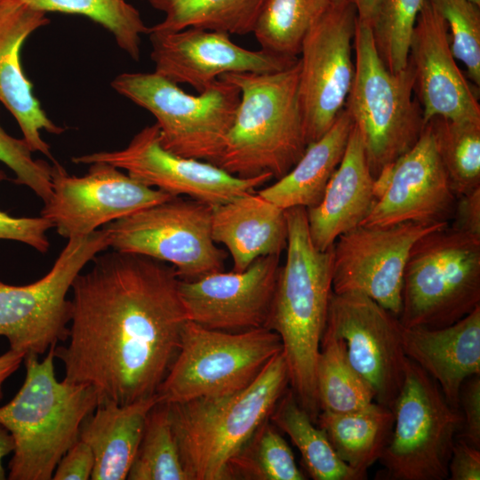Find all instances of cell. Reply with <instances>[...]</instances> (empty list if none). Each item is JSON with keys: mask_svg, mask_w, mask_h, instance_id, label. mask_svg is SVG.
I'll list each match as a JSON object with an SVG mask.
<instances>
[{"mask_svg": "<svg viewBox=\"0 0 480 480\" xmlns=\"http://www.w3.org/2000/svg\"><path fill=\"white\" fill-rule=\"evenodd\" d=\"M52 346L43 360L24 357L22 386L0 406V424L12 434L10 480H50L60 458L78 439L84 420L100 399L91 386L58 380Z\"/></svg>", "mask_w": 480, "mask_h": 480, "instance_id": "obj_4", "label": "cell"}, {"mask_svg": "<svg viewBox=\"0 0 480 480\" xmlns=\"http://www.w3.org/2000/svg\"><path fill=\"white\" fill-rule=\"evenodd\" d=\"M320 412L343 413L375 401L371 385L350 364L342 340L324 328L316 362Z\"/></svg>", "mask_w": 480, "mask_h": 480, "instance_id": "obj_31", "label": "cell"}, {"mask_svg": "<svg viewBox=\"0 0 480 480\" xmlns=\"http://www.w3.org/2000/svg\"><path fill=\"white\" fill-rule=\"evenodd\" d=\"M44 12L83 15L109 31L133 60L140 58L141 36L148 34L140 12L125 0H20Z\"/></svg>", "mask_w": 480, "mask_h": 480, "instance_id": "obj_35", "label": "cell"}, {"mask_svg": "<svg viewBox=\"0 0 480 480\" xmlns=\"http://www.w3.org/2000/svg\"><path fill=\"white\" fill-rule=\"evenodd\" d=\"M32 153L23 139L9 135L0 125V162L14 172L15 183L29 188L44 203L52 195V165L33 158Z\"/></svg>", "mask_w": 480, "mask_h": 480, "instance_id": "obj_39", "label": "cell"}, {"mask_svg": "<svg viewBox=\"0 0 480 480\" xmlns=\"http://www.w3.org/2000/svg\"><path fill=\"white\" fill-rule=\"evenodd\" d=\"M127 479L188 480L167 403L159 401L150 410Z\"/></svg>", "mask_w": 480, "mask_h": 480, "instance_id": "obj_36", "label": "cell"}, {"mask_svg": "<svg viewBox=\"0 0 480 480\" xmlns=\"http://www.w3.org/2000/svg\"><path fill=\"white\" fill-rule=\"evenodd\" d=\"M384 0H352L357 20L372 27Z\"/></svg>", "mask_w": 480, "mask_h": 480, "instance_id": "obj_46", "label": "cell"}, {"mask_svg": "<svg viewBox=\"0 0 480 480\" xmlns=\"http://www.w3.org/2000/svg\"><path fill=\"white\" fill-rule=\"evenodd\" d=\"M49 22L45 12L20 0H0V102L18 123L30 149L53 161L41 132L60 134L65 129L53 123L42 108L20 63L23 43Z\"/></svg>", "mask_w": 480, "mask_h": 480, "instance_id": "obj_22", "label": "cell"}, {"mask_svg": "<svg viewBox=\"0 0 480 480\" xmlns=\"http://www.w3.org/2000/svg\"><path fill=\"white\" fill-rule=\"evenodd\" d=\"M212 237L228 250L233 270L243 271L258 258L286 249L285 210L258 192L244 194L212 206Z\"/></svg>", "mask_w": 480, "mask_h": 480, "instance_id": "obj_25", "label": "cell"}, {"mask_svg": "<svg viewBox=\"0 0 480 480\" xmlns=\"http://www.w3.org/2000/svg\"><path fill=\"white\" fill-rule=\"evenodd\" d=\"M425 0H384L372 27L378 52L392 73L408 63L412 34Z\"/></svg>", "mask_w": 480, "mask_h": 480, "instance_id": "obj_37", "label": "cell"}, {"mask_svg": "<svg viewBox=\"0 0 480 480\" xmlns=\"http://www.w3.org/2000/svg\"><path fill=\"white\" fill-rule=\"evenodd\" d=\"M447 225H360L340 235L332 247V292L365 294L398 316L411 248L422 236Z\"/></svg>", "mask_w": 480, "mask_h": 480, "instance_id": "obj_17", "label": "cell"}, {"mask_svg": "<svg viewBox=\"0 0 480 480\" xmlns=\"http://www.w3.org/2000/svg\"><path fill=\"white\" fill-rule=\"evenodd\" d=\"M92 261L70 290L68 343L54 349L63 380L92 387L100 402L151 397L188 321L180 279L172 265L140 254L113 250Z\"/></svg>", "mask_w": 480, "mask_h": 480, "instance_id": "obj_1", "label": "cell"}, {"mask_svg": "<svg viewBox=\"0 0 480 480\" xmlns=\"http://www.w3.org/2000/svg\"><path fill=\"white\" fill-rule=\"evenodd\" d=\"M148 34L154 72L177 84H188L198 93L226 74L276 72L298 60L261 49H245L221 32L188 28Z\"/></svg>", "mask_w": 480, "mask_h": 480, "instance_id": "obj_19", "label": "cell"}, {"mask_svg": "<svg viewBox=\"0 0 480 480\" xmlns=\"http://www.w3.org/2000/svg\"><path fill=\"white\" fill-rule=\"evenodd\" d=\"M374 193V205L362 226L448 224L452 219L457 196L428 124L415 145L378 175Z\"/></svg>", "mask_w": 480, "mask_h": 480, "instance_id": "obj_18", "label": "cell"}, {"mask_svg": "<svg viewBox=\"0 0 480 480\" xmlns=\"http://www.w3.org/2000/svg\"><path fill=\"white\" fill-rule=\"evenodd\" d=\"M450 480L480 479V448L456 438L448 465Z\"/></svg>", "mask_w": 480, "mask_h": 480, "instance_id": "obj_43", "label": "cell"}, {"mask_svg": "<svg viewBox=\"0 0 480 480\" xmlns=\"http://www.w3.org/2000/svg\"><path fill=\"white\" fill-rule=\"evenodd\" d=\"M447 25L428 0L417 16L409 60L425 124L434 117L480 122V106L451 50Z\"/></svg>", "mask_w": 480, "mask_h": 480, "instance_id": "obj_21", "label": "cell"}, {"mask_svg": "<svg viewBox=\"0 0 480 480\" xmlns=\"http://www.w3.org/2000/svg\"><path fill=\"white\" fill-rule=\"evenodd\" d=\"M316 424L347 465L367 478V469L380 459L394 426L393 411L377 402L348 412H320Z\"/></svg>", "mask_w": 480, "mask_h": 480, "instance_id": "obj_28", "label": "cell"}, {"mask_svg": "<svg viewBox=\"0 0 480 480\" xmlns=\"http://www.w3.org/2000/svg\"><path fill=\"white\" fill-rule=\"evenodd\" d=\"M300 63L269 73L221 76L236 85L240 100L216 165L240 178L284 176L304 154L306 140L299 95Z\"/></svg>", "mask_w": 480, "mask_h": 480, "instance_id": "obj_3", "label": "cell"}, {"mask_svg": "<svg viewBox=\"0 0 480 480\" xmlns=\"http://www.w3.org/2000/svg\"><path fill=\"white\" fill-rule=\"evenodd\" d=\"M394 426L379 462V478L444 480L462 425L460 409L437 383L407 357L403 386L393 404Z\"/></svg>", "mask_w": 480, "mask_h": 480, "instance_id": "obj_10", "label": "cell"}, {"mask_svg": "<svg viewBox=\"0 0 480 480\" xmlns=\"http://www.w3.org/2000/svg\"><path fill=\"white\" fill-rule=\"evenodd\" d=\"M269 420L285 433L299 450L302 463L315 480H364L339 458L324 430L300 406L293 391L284 392Z\"/></svg>", "mask_w": 480, "mask_h": 480, "instance_id": "obj_29", "label": "cell"}, {"mask_svg": "<svg viewBox=\"0 0 480 480\" xmlns=\"http://www.w3.org/2000/svg\"><path fill=\"white\" fill-rule=\"evenodd\" d=\"M405 356L439 386L447 402L459 409L463 381L480 374V306L442 328L404 327Z\"/></svg>", "mask_w": 480, "mask_h": 480, "instance_id": "obj_24", "label": "cell"}, {"mask_svg": "<svg viewBox=\"0 0 480 480\" xmlns=\"http://www.w3.org/2000/svg\"><path fill=\"white\" fill-rule=\"evenodd\" d=\"M6 178L5 172L0 170V181ZM52 228V222L42 216L12 217L0 210V239L18 241L45 253L50 247L47 231Z\"/></svg>", "mask_w": 480, "mask_h": 480, "instance_id": "obj_40", "label": "cell"}, {"mask_svg": "<svg viewBox=\"0 0 480 480\" xmlns=\"http://www.w3.org/2000/svg\"><path fill=\"white\" fill-rule=\"evenodd\" d=\"M340 1H343V0H332V2H340Z\"/></svg>", "mask_w": 480, "mask_h": 480, "instance_id": "obj_49", "label": "cell"}, {"mask_svg": "<svg viewBox=\"0 0 480 480\" xmlns=\"http://www.w3.org/2000/svg\"><path fill=\"white\" fill-rule=\"evenodd\" d=\"M353 125L344 108L332 127L307 146L302 156L284 176L258 193L284 210L316 205L342 159Z\"/></svg>", "mask_w": 480, "mask_h": 480, "instance_id": "obj_27", "label": "cell"}, {"mask_svg": "<svg viewBox=\"0 0 480 480\" xmlns=\"http://www.w3.org/2000/svg\"><path fill=\"white\" fill-rule=\"evenodd\" d=\"M111 86L155 116L164 148L216 165L239 103L236 85L219 78L192 95L156 72H125Z\"/></svg>", "mask_w": 480, "mask_h": 480, "instance_id": "obj_8", "label": "cell"}, {"mask_svg": "<svg viewBox=\"0 0 480 480\" xmlns=\"http://www.w3.org/2000/svg\"><path fill=\"white\" fill-rule=\"evenodd\" d=\"M25 354L8 349L0 356V402L3 399L4 382L20 368Z\"/></svg>", "mask_w": 480, "mask_h": 480, "instance_id": "obj_45", "label": "cell"}, {"mask_svg": "<svg viewBox=\"0 0 480 480\" xmlns=\"http://www.w3.org/2000/svg\"><path fill=\"white\" fill-rule=\"evenodd\" d=\"M288 386L281 351L240 391L168 404L188 480H227L229 461L269 419Z\"/></svg>", "mask_w": 480, "mask_h": 480, "instance_id": "obj_5", "label": "cell"}, {"mask_svg": "<svg viewBox=\"0 0 480 480\" xmlns=\"http://www.w3.org/2000/svg\"><path fill=\"white\" fill-rule=\"evenodd\" d=\"M470 1L475 3L476 4L480 5V0H470Z\"/></svg>", "mask_w": 480, "mask_h": 480, "instance_id": "obj_48", "label": "cell"}, {"mask_svg": "<svg viewBox=\"0 0 480 480\" xmlns=\"http://www.w3.org/2000/svg\"><path fill=\"white\" fill-rule=\"evenodd\" d=\"M452 228L480 237V187L457 197Z\"/></svg>", "mask_w": 480, "mask_h": 480, "instance_id": "obj_44", "label": "cell"}, {"mask_svg": "<svg viewBox=\"0 0 480 480\" xmlns=\"http://www.w3.org/2000/svg\"><path fill=\"white\" fill-rule=\"evenodd\" d=\"M101 229L114 251L168 263L181 280L223 270L225 252L212 237V206L204 203L174 196Z\"/></svg>", "mask_w": 480, "mask_h": 480, "instance_id": "obj_12", "label": "cell"}, {"mask_svg": "<svg viewBox=\"0 0 480 480\" xmlns=\"http://www.w3.org/2000/svg\"><path fill=\"white\" fill-rule=\"evenodd\" d=\"M374 180L361 136L353 125L342 159L321 201L306 209L316 249L327 250L340 235L363 223L376 200Z\"/></svg>", "mask_w": 480, "mask_h": 480, "instance_id": "obj_23", "label": "cell"}, {"mask_svg": "<svg viewBox=\"0 0 480 480\" xmlns=\"http://www.w3.org/2000/svg\"><path fill=\"white\" fill-rule=\"evenodd\" d=\"M356 21L352 0L332 2L303 40L299 95L308 145L323 136L345 108L355 76Z\"/></svg>", "mask_w": 480, "mask_h": 480, "instance_id": "obj_13", "label": "cell"}, {"mask_svg": "<svg viewBox=\"0 0 480 480\" xmlns=\"http://www.w3.org/2000/svg\"><path fill=\"white\" fill-rule=\"evenodd\" d=\"M462 425L457 437L480 448V374L467 378L460 389Z\"/></svg>", "mask_w": 480, "mask_h": 480, "instance_id": "obj_41", "label": "cell"}, {"mask_svg": "<svg viewBox=\"0 0 480 480\" xmlns=\"http://www.w3.org/2000/svg\"><path fill=\"white\" fill-rule=\"evenodd\" d=\"M228 479L305 480L293 452L278 428L264 421L229 461Z\"/></svg>", "mask_w": 480, "mask_h": 480, "instance_id": "obj_33", "label": "cell"}, {"mask_svg": "<svg viewBox=\"0 0 480 480\" xmlns=\"http://www.w3.org/2000/svg\"><path fill=\"white\" fill-rule=\"evenodd\" d=\"M332 0H264L252 34L260 49L297 58L308 32Z\"/></svg>", "mask_w": 480, "mask_h": 480, "instance_id": "obj_32", "label": "cell"}, {"mask_svg": "<svg viewBox=\"0 0 480 480\" xmlns=\"http://www.w3.org/2000/svg\"><path fill=\"white\" fill-rule=\"evenodd\" d=\"M75 164L104 162L126 171L142 184L172 196H188L210 206L252 193L272 179L269 173L240 178L202 160L183 157L163 148L156 123L145 126L119 150L72 158Z\"/></svg>", "mask_w": 480, "mask_h": 480, "instance_id": "obj_14", "label": "cell"}, {"mask_svg": "<svg viewBox=\"0 0 480 480\" xmlns=\"http://www.w3.org/2000/svg\"><path fill=\"white\" fill-rule=\"evenodd\" d=\"M94 468V456L90 446L77 439L58 462L52 475L54 480H88Z\"/></svg>", "mask_w": 480, "mask_h": 480, "instance_id": "obj_42", "label": "cell"}, {"mask_svg": "<svg viewBox=\"0 0 480 480\" xmlns=\"http://www.w3.org/2000/svg\"><path fill=\"white\" fill-rule=\"evenodd\" d=\"M355 76L345 108L357 129L374 180L410 150L425 127L420 102L412 99L414 69L397 73L385 66L372 28L357 20L354 42Z\"/></svg>", "mask_w": 480, "mask_h": 480, "instance_id": "obj_6", "label": "cell"}, {"mask_svg": "<svg viewBox=\"0 0 480 480\" xmlns=\"http://www.w3.org/2000/svg\"><path fill=\"white\" fill-rule=\"evenodd\" d=\"M164 13L149 31L174 32L188 28L228 35L252 33L264 0H148Z\"/></svg>", "mask_w": 480, "mask_h": 480, "instance_id": "obj_30", "label": "cell"}, {"mask_svg": "<svg viewBox=\"0 0 480 480\" xmlns=\"http://www.w3.org/2000/svg\"><path fill=\"white\" fill-rule=\"evenodd\" d=\"M282 349L278 334L266 327L230 332L188 320L177 354L157 389L158 399L176 404L240 391Z\"/></svg>", "mask_w": 480, "mask_h": 480, "instance_id": "obj_9", "label": "cell"}, {"mask_svg": "<svg viewBox=\"0 0 480 480\" xmlns=\"http://www.w3.org/2000/svg\"><path fill=\"white\" fill-rule=\"evenodd\" d=\"M448 176L460 196L480 187V122L434 117L427 123Z\"/></svg>", "mask_w": 480, "mask_h": 480, "instance_id": "obj_34", "label": "cell"}, {"mask_svg": "<svg viewBox=\"0 0 480 480\" xmlns=\"http://www.w3.org/2000/svg\"><path fill=\"white\" fill-rule=\"evenodd\" d=\"M157 394L130 404L100 402L83 421L78 438L94 456L92 480H124L137 454Z\"/></svg>", "mask_w": 480, "mask_h": 480, "instance_id": "obj_26", "label": "cell"}, {"mask_svg": "<svg viewBox=\"0 0 480 480\" xmlns=\"http://www.w3.org/2000/svg\"><path fill=\"white\" fill-rule=\"evenodd\" d=\"M404 326L365 294L332 292L325 329L343 340L352 366L371 385L375 402L392 410L405 375Z\"/></svg>", "mask_w": 480, "mask_h": 480, "instance_id": "obj_16", "label": "cell"}, {"mask_svg": "<svg viewBox=\"0 0 480 480\" xmlns=\"http://www.w3.org/2000/svg\"><path fill=\"white\" fill-rule=\"evenodd\" d=\"M68 240L52 268L37 281L13 285L0 280V336L10 349L40 356L68 340V292L84 266L109 247L102 229Z\"/></svg>", "mask_w": 480, "mask_h": 480, "instance_id": "obj_11", "label": "cell"}, {"mask_svg": "<svg viewBox=\"0 0 480 480\" xmlns=\"http://www.w3.org/2000/svg\"><path fill=\"white\" fill-rule=\"evenodd\" d=\"M51 182L52 195L44 203L40 216L68 239L88 235L99 227L174 197L104 162L90 164L87 173L78 177L68 174L54 161Z\"/></svg>", "mask_w": 480, "mask_h": 480, "instance_id": "obj_15", "label": "cell"}, {"mask_svg": "<svg viewBox=\"0 0 480 480\" xmlns=\"http://www.w3.org/2000/svg\"><path fill=\"white\" fill-rule=\"evenodd\" d=\"M14 440L10 431L0 424V480L6 479L3 460L14 450Z\"/></svg>", "mask_w": 480, "mask_h": 480, "instance_id": "obj_47", "label": "cell"}, {"mask_svg": "<svg viewBox=\"0 0 480 480\" xmlns=\"http://www.w3.org/2000/svg\"><path fill=\"white\" fill-rule=\"evenodd\" d=\"M480 306V237L443 227L411 248L403 277L404 327L442 328Z\"/></svg>", "mask_w": 480, "mask_h": 480, "instance_id": "obj_7", "label": "cell"}, {"mask_svg": "<svg viewBox=\"0 0 480 480\" xmlns=\"http://www.w3.org/2000/svg\"><path fill=\"white\" fill-rule=\"evenodd\" d=\"M444 18L455 59L463 62L470 80L480 84V10L470 0H428Z\"/></svg>", "mask_w": 480, "mask_h": 480, "instance_id": "obj_38", "label": "cell"}, {"mask_svg": "<svg viewBox=\"0 0 480 480\" xmlns=\"http://www.w3.org/2000/svg\"><path fill=\"white\" fill-rule=\"evenodd\" d=\"M280 267V255H267L243 271L180 279L179 290L188 320L227 332L264 327Z\"/></svg>", "mask_w": 480, "mask_h": 480, "instance_id": "obj_20", "label": "cell"}, {"mask_svg": "<svg viewBox=\"0 0 480 480\" xmlns=\"http://www.w3.org/2000/svg\"><path fill=\"white\" fill-rule=\"evenodd\" d=\"M285 214L286 259L280 267L264 327L280 337L291 389L316 423L320 408L316 362L332 292L333 245L325 251L316 248L306 208L292 207L285 210Z\"/></svg>", "mask_w": 480, "mask_h": 480, "instance_id": "obj_2", "label": "cell"}]
</instances>
